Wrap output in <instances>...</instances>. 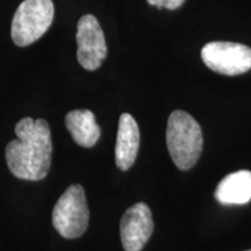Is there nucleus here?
I'll use <instances>...</instances> for the list:
<instances>
[{
    "mask_svg": "<svg viewBox=\"0 0 251 251\" xmlns=\"http://www.w3.org/2000/svg\"><path fill=\"white\" fill-rule=\"evenodd\" d=\"M17 140L5 150L9 171L25 180H41L51 165L52 142L48 122L24 118L15 126Z\"/></svg>",
    "mask_w": 251,
    "mask_h": 251,
    "instance_id": "obj_1",
    "label": "nucleus"
},
{
    "mask_svg": "<svg viewBox=\"0 0 251 251\" xmlns=\"http://www.w3.org/2000/svg\"><path fill=\"white\" fill-rule=\"evenodd\" d=\"M202 144L199 124L186 112H172L166 127V146L176 166L190 170L201 155Z\"/></svg>",
    "mask_w": 251,
    "mask_h": 251,
    "instance_id": "obj_2",
    "label": "nucleus"
},
{
    "mask_svg": "<svg viewBox=\"0 0 251 251\" xmlns=\"http://www.w3.org/2000/svg\"><path fill=\"white\" fill-rule=\"evenodd\" d=\"M54 14L51 0H24L12 21L13 42L19 47L30 46L49 29Z\"/></svg>",
    "mask_w": 251,
    "mask_h": 251,
    "instance_id": "obj_3",
    "label": "nucleus"
},
{
    "mask_svg": "<svg viewBox=\"0 0 251 251\" xmlns=\"http://www.w3.org/2000/svg\"><path fill=\"white\" fill-rule=\"evenodd\" d=\"M89 220L85 191L80 185H71L56 202L52 225L63 237L77 238L86 231Z\"/></svg>",
    "mask_w": 251,
    "mask_h": 251,
    "instance_id": "obj_4",
    "label": "nucleus"
},
{
    "mask_svg": "<svg viewBox=\"0 0 251 251\" xmlns=\"http://www.w3.org/2000/svg\"><path fill=\"white\" fill-rule=\"evenodd\" d=\"M201 58L211 70L226 76H237L251 69V49L240 43H207L201 50Z\"/></svg>",
    "mask_w": 251,
    "mask_h": 251,
    "instance_id": "obj_5",
    "label": "nucleus"
},
{
    "mask_svg": "<svg viewBox=\"0 0 251 251\" xmlns=\"http://www.w3.org/2000/svg\"><path fill=\"white\" fill-rule=\"evenodd\" d=\"M77 58L85 70L100 68L107 55L103 31L96 17L87 14L79 19L77 25Z\"/></svg>",
    "mask_w": 251,
    "mask_h": 251,
    "instance_id": "obj_6",
    "label": "nucleus"
},
{
    "mask_svg": "<svg viewBox=\"0 0 251 251\" xmlns=\"http://www.w3.org/2000/svg\"><path fill=\"white\" fill-rule=\"evenodd\" d=\"M152 230V215L148 205L139 202L128 208L120 222V236L125 251L142 250Z\"/></svg>",
    "mask_w": 251,
    "mask_h": 251,
    "instance_id": "obj_7",
    "label": "nucleus"
},
{
    "mask_svg": "<svg viewBox=\"0 0 251 251\" xmlns=\"http://www.w3.org/2000/svg\"><path fill=\"white\" fill-rule=\"evenodd\" d=\"M140 147V130L135 119L128 113H124L119 120L115 162L121 170H128L136 159Z\"/></svg>",
    "mask_w": 251,
    "mask_h": 251,
    "instance_id": "obj_8",
    "label": "nucleus"
},
{
    "mask_svg": "<svg viewBox=\"0 0 251 251\" xmlns=\"http://www.w3.org/2000/svg\"><path fill=\"white\" fill-rule=\"evenodd\" d=\"M215 199L224 205H243L251 200V172L241 170L230 174L220 181Z\"/></svg>",
    "mask_w": 251,
    "mask_h": 251,
    "instance_id": "obj_9",
    "label": "nucleus"
},
{
    "mask_svg": "<svg viewBox=\"0 0 251 251\" xmlns=\"http://www.w3.org/2000/svg\"><path fill=\"white\" fill-rule=\"evenodd\" d=\"M65 126L75 142L84 148H91L100 137V127L89 109H75L65 117Z\"/></svg>",
    "mask_w": 251,
    "mask_h": 251,
    "instance_id": "obj_10",
    "label": "nucleus"
},
{
    "mask_svg": "<svg viewBox=\"0 0 251 251\" xmlns=\"http://www.w3.org/2000/svg\"><path fill=\"white\" fill-rule=\"evenodd\" d=\"M149 5L156 6L158 8L176 9L184 4L185 0H147Z\"/></svg>",
    "mask_w": 251,
    "mask_h": 251,
    "instance_id": "obj_11",
    "label": "nucleus"
},
{
    "mask_svg": "<svg viewBox=\"0 0 251 251\" xmlns=\"http://www.w3.org/2000/svg\"><path fill=\"white\" fill-rule=\"evenodd\" d=\"M248 251H251V250H248Z\"/></svg>",
    "mask_w": 251,
    "mask_h": 251,
    "instance_id": "obj_12",
    "label": "nucleus"
}]
</instances>
